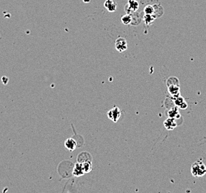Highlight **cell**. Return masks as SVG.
<instances>
[{"mask_svg":"<svg viewBox=\"0 0 206 193\" xmlns=\"http://www.w3.org/2000/svg\"><path fill=\"white\" fill-rule=\"evenodd\" d=\"M191 172L194 176H203L206 173V167L202 161H196L191 167Z\"/></svg>","mask_w":206,"mask_h":193,"instance_id":"obj_1","label":"cell"},{"mask_svg":"<svg viewBox=\"0 0 206 193\" xmlns=\"http://www.w3.org/2000/svg\"><path fill=\"white\" fill-rule=\"evenodd\" d=\"M139 7H140V5L137 0H128L125 6V11L126 13L131 14L132 13L136 12L139 9Z\"/></svg>","mask_w":206,"mask_h":193,"instance_id":"obj_2","label":"cell"},{"mask_svg":"<svg viewBox=\"0 0 206 193\" xmlns=\"http://www.w3.org/2000/svg\"><path fill=\"white\" fill-rule=\"evenodd\" d=\"M115 48L120 53L126 51L128 49L127 40L123 37L118 38L115 42Z\"/></svg>","mask_w":206,"mask_h":193,"instance_id":"obj_3","label":"cell"},{"mask_svg":"<svg viewBox=\"0 0 206 193\" xmlns=\"http://www.w3.org/2000/svg\"><path fill=\"white\" fill-rule=\"evenodd\" d=\"M104 6L109 12H114L117 7V3L115 0H106L104 3Z\"/></svg>","mask_w":206,"mask_h":193,"instance_id":"obj_4","label":"cell"},{"mask_svg":"<svg viewBox=\"0 0 206 193\" xmlns=\"http://www.w3.org/2000/svg\"><path fill=\"white\" fill-rule=\"evenodd\" d=\"M77 143L76 142L75 140H74L73 138H69L68 139L65 143V146L68 150L70 151H74L77 147Z\"/></svg>","mask_w":206,"mask_h":193,"instance_id":"obj_5","label":"cell"},{"mask_svg":"<svg viewBox=\"0 0 206 193\" xmlns=\"http://www.w3.org/2000/svg\"><path fill=\"white\" fill-rule=\"evenodd\" d=\"M154 13L153 16L155 17V18H158V17L163 16L164 13V9L163 6H161L160 5H154Z\"/></svg>","mask_w":206,"mask_h":193,"instance_id":"obj_6","label":"cell"},{"mask_svg":"<svg viewBox=\"0 0 206 193\" xmlns=\"http://www.w3.org/2000/svg\"><path fill=\"white\" fill-rule=\"evenodd\" d=\"M116 114H117V115H119V109H118L117 108H114V109H112L110 112H108V117H109L110 119L113 120L114 122L117 121V119L119 118L118 117H116Z\"/></svg>","mask_w":206,"mask_h":193,"instance_id":"obj_7","label":"cell"},{"mask_svg":"<svg viewBox=\"0 0 206 193\" xmlns=\"http://www.w3.org/2000/svg\"><path fill=\"white\" fill-rule=\"evenodd\" d=\"M121 21L124 25H129L132 22V16H131V14L126 13V14L122 16Z\"/></svg>","mask_w":206,"mask_h":193,"instance_id":"obj_8","label":"cell"},{"mask_svg":"<svg viewBox=\"0 0 206 193\" xmlns=\"http://www.w3.org/2000/svg\"><path fill=\"white\" fill-rule=\"evenodd\" d=\"M144 13L145 14L147 15H153L154 13V5H147L144 8Z\"/></svg>","mask_w":206,"mask_h":193,"instance_id":"obj_9","label":"cell"},{"mask_svg":"<svg viewBox=\"0 0 206 193\" xmlns=\"http://www.w3.org/2000/svg\"><path fill=\"white\" fill-rule=\"evenodd\" d=\"M143 18H144L145 22H146L147 25L151 24L154 21V20L156 19L153 15H147V14L145 15V16L143 17Z\"/></svg>","mask_w":206,"mask_h":193,"instance_id":"obj_10","label":"cell"},{"mask_svg":"<svg viewBox=\"0 0 206 193\" xmlns=\"http://www.w3.org/2000/svg\"><path fill=\"white\" fill-rule=\"evenodd\" d=\"M2 81L4 82V84H6L7 81V80H8L7 79L6 77H2Z\"/></svg>","mask_w":206,"mask_h":193,"instance_id":"obj_11","label":"cell"}]
</instances>
